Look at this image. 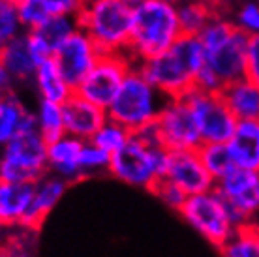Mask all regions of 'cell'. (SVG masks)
Returning a JSON list of instances; mask_svg holds the SVG:
<instances>
[{
    "label": "cell",
    "mask_w": 259,
    "mask_h": 257,
    "mask_svg": "<svg viewBox=\"0 0 259 257\" xmlns=\"http://www.w3.org/2000/svg\"><path fill=\"white\" fill-rule=\"evenodd\" d=\"M205 66V49L197 36H184L169 49L137 62L143 75L165 98L188 94L195 87V77Z\"/></svg>",
    "instance_id": "1"
},
{
    "label": "cell",
    "mask_w": 259,
    "mask_h": 257,
    "mask_svg": "<svg viewBox=\"0 0 259 257\" xmlns=\"http://www.w3.org/2000/svg\"><path fill=\"white\" fill-rule=\"evenodd\" d=\"M169 150L162 147L154 124L132 134L118 152L111 154L109 173L132 188L150 190L158 179L165 177Z\"/></svg>",
    "instance_id": "2"
},
{
    "label": "cell",
    "mask_w": 259,
    "mask_h": 257,
    "mask_svg": "<svg viewBox=\"0 0 259 257\" xmlns=\"http://www.w3.org/2000/svg\"><path fill=\"white\" fill-rule=\"evenodd\" d=\"M197 38L205 49V66L216 73L224 87L246 75L250 36L235 26L229 13H216Z\"/></svg>",
    "instance_id": "3"
},
{
    "label": "cell",
    "mask_w": 259,
    "mask_h": 257,
    "mask_svg": "<svg viewBox=\"0 0 259 257\" xmlns=\"http://www.w3.org/2000/svg\"><path fill=\"white\" fill-rule=\"evenodd\" d=\"M181 36L177 6L163 0H143L134 8V26L126 55L137 64L169 49Z\"/></svg>",
    "instance_id": "4"
},
{
    "label": "cell",
    "mask_w": 259,
    "mask_h": 257,
    "mask_svg": "<svg viewBox=\"0 0 259 257\" xmlns=\"http://www.w3.org/2000/svg\"><path fill=\"white\" fill-rule=\"evenodd\" d=\"M165 100L167 98L143 75L137 64H134L124 77L115 100L107 107V116L136 134L156 122Z\"/></svg>",
    "instance_id": "5"
},
{
    "label": "cell",
    "mask_w": 259,
    "mask_h": 257,
    "mask_svg": "<svg viewBox=\"0 0 259 257\" xmlns=\"http://www.w3.org/2000/svg\"><path fill=\"white\" fill-rule=\"evenodd\" d=\"M77 25L102 53H126L134 26V6L124 0H89L77 13Z\"/></svg>",
    "instance_id": "6"
},
{
    "label": "cell",
    "mask_w": 259,
    "mask_h": 257,
    "mask_svg": "<svg viewBox=\"0 0 259 257\" xmlns=\"http://www.w3.org/2000/svg\"><path fill=\"white\" fill-rule=\"evenodd\" d=\"M47 173V141L36 124L0 147V180L36 182Z\"/></svg>",
    "instance_id": "7"
},
{
    "label": "cell",
    "mask_w": 259,
    "mask_h": 257,
    "mask_svg": "<svg viewBox=\"0 0 259 257\" xmlns=\"http://www.w3.org/2000/svg\"><path fill=\"white\" fill-rule=\"evenodd\" d=\"M184 222L216 248H222L237 231V220L216 190L188 195L181 206Z\"/></svg>",
    "instance_id": "8"
},
{
    "label": "cell",
    "mask_w": 259,
    "mask_h": 257,
    "mask_svg": "<svg viewBox=\"0 0 259 257\" xmlns=\"http://www.w3.org/2000/svg\"><path fill=\"white\" fill-rule=\"evenodd\" d=\"M134 64L136 62L126 53H102L89 75L77 84L75 92L107 111Z\"/></svg>",
    "instance_id": "9"
},
{
    "label": "cell",
    "mask_w": 259,
    "mask_h": 257,
    "mask_svg": "<svg viewBox=\"0 0 259 257\" xmlns=\"http://www.w3.org/2000/svg\"><path fill=\"white\" fill-rule=\"evenodd\" d=\"M184 98L192 107L203 143H227L231 139L239 120L229 111L220 92L194 87Z\"/></svg>",
    "instance_id": "10"
},
{
    "label": "cell",
    "mask_w": 259,
    "mask_h": 257,
    "mask_svg": "<svg viewBox=\"0 0 259 257\" xmlns=\"http://www.w3.org/2000/svg\"><path fill=\"white\" fill-rule=\"evenodd\" d=\"M154 128L162 147L167 150H192L203 145L192 107L184 96L165 100Z\"/></svg>",
    "instance_id": "11"
},
{
    "label": "cell",
    "mask_w": 259,
    "mask_h": 257,
    "mask_svg": "<svg viewBox=\"0 0 259 257\" xmlns=\"http://www.w3.org/2000/svg\"><path fill=\"white\" fill-rule=\"evenodd\" d=\"M214 190L231 208L237 224H259V169L233 167L216 180Z\"/></svg>",
    "instance_id": "12"
},
{
    "label": "cell",
    "mask_w": 259,
    "mask_h": 257,
    "mask_svg": "<svg viewBox=\"0 0 259 257\" xmlns=\"http://www.w3.org/2000/svg\"><path fill=\"white\" fill-rule=\"evenodd\" d=\"M102 57V49L89 34L77 28L70 38H66L59 45V49L53 53V60L62 71L66 81L77 89V84L83 81L89 71L94 68L98 58Z\"/></svg>",
    "instance_id": "13"
},
{
    "label": "cell",
    "mask_w": 259,
    "mask_h": 257,
    "mask_svg": "<svg viewBox=\"0 0 259 257\" xmlns=\"http://www.w3.org/2000/svg\"><path fill=\"white\" fill-rule=\"evenodd\" d=\"M165 177L171 179L186 195L214 190L216 180L203 165L197 148L192 150H169Z\"/></svg>",
    "instance_id": "14"
},
{
    "label": "cell",
    "mask_w": 259,
    "mask_h": 257,
    "mask_svg": "<svg viewBox=\"0 0 259 257\" xmlns=\"http://www.w3.org/2000/svg\"><path fill=\"white\" fill-rule=\"evenodd\" d=\"M62 113L66 134L73 135L81 141H91L98 128L107 120V111L94 105L87 98L79 96L77 92H73L62 103Z\"/></svg>",
    "instance_id": "15"
},
{
    "label": "cell",
    "mask_w": 259,
    "mask_h": 257,
    "mask_svg": "<svg viewBox=\"0 0 259 257\" xmlns=\"http://www.w3.org/2000/svg\"><path fill=\"white\" fill-rule=\"evenodd\" d=\"M68 186H70L68 180L60 179V177H57V175L53 173H47L41 179L36 180L34 182L32 201L28 205V210H26L25 218H23L21 227L38 229L39 225L44 224V220L49 216V212L64 197Z\"/></svg>",
    "instance_id": "16"
},
{
    "label": "cell",
    "mask_w": 259,
    "mask_h": 257,
    "mask_svg": "<svg viewBox=\"0 0 259 257\" xmlns=\"http://www.w3.org/2000/svg\"><path fill=\"white\" fill-rule=\"evenodd\" d=\"M77 28V17L73 15H49L44 25L25 34L36 58L44 62L46 58H51L59 45L66 38H70Z\"/></svg>",
    "instance_id": "17"
},
{
    "label": "cell",
    "mask_w": 259,
    "mask_h": 257,
    "mask_svg": "<svg viewBox=\"0 0 259 257\" xmlns=\"http://www.w3.org/2000/svg\"><path fill=\"white\" fill-rule=\"evenodd\" d=\"M81 139L70 134H64L47 143V169L49 173L57 175L68 182L83 179L81 171Z\"/></svg>",
    "instance_id": "18"
},
{
    "label": "cell",
    "mask_w": 259,
    "mask_h": 257,
    "mask_svg": "<svg viewBox=\"0 0 259 257\" xmlns=\"http://www.w3.org/2000/svg\"><path fill=\"white\" fill-rule=\"evenodd\" d=\"M0 62L4 64L15 84L32 83L36 68L39 64V60L28 45L25 32L4 41V47L0 51Z\"/></svg>",
    "instance_id": "19"
},
{
    "label": "cell",
    "mask_w": 259,
    "mask_h": 257,
    "mask_svg": "<svg viewBox=\"0 0 259 257\" xmlns=\"http://www.w3.org/2000/svg\"><path fill=\"white\" fill-rule=\"evenodd\" d=\"M32 193L34 182L0 180V229H10L23 224L32 201Z\"/></svg>",
    "instance_id": "20"
},
{
    "label": "cell",
    "mask_w": 259,
    "mask_h": 257,
    "mask_svg": "<svg viewBox=\"0 0 259 257\" xmlns=\"http://www.w3.org/2000/svg\"><path fill=\"white\" fill-rule=\"evenodd\" d=\"M227 147L235 167L259 169V118L239 120Z\"/></svg>",
    "instance_id": "21"
},
{
    "label": "cell",
    "mask_w": 259,
    "mask_h": 257,
    "mask_svg": "<svg viewBox=\"0 0 259 257\" xmlns=\"http://www.w3.org/2000/svg\"><path fill=\"white\" fill-rule=\"evenodd\" d=\"M220 94L237 120L259 118V87L246 75L227 83Z\"/></svg>",
    "instance_id": "22"
},
{
    "label": "cell",
    "mask_w": 259,
    "mask_h": 257,
    "mask_svg": "<svg viewBox=\"0 0 259 257\" xmlns=\"http://www.w3.org/2000/svg\"><path fill=\"white\" fill-rule=\"evenodd\" d=\"M32 84L36 89L39 100H47V102L55 103H64L68 98L75 92L66 77L62 75V71L59 70V66L55 64V60L46 58L44 62H39L34 73Z\"/></svg>",
    "instance_id": "23"
},
{
    "label": "cell",
    "mask_w": 259,
    "mask_h": 257,
    "mask_svg": "<svg viewBox=\"0 0 259 257\" xmlns=\"http://www.w3.org/2000/svg\"><path fill=\"white\" fill-rule=\"evenodd\" d=\"M34 124V111L26 107L15 90L0 96V147Z\"/></svg>",
    "instance_id": "24"
},
{
    "label": "cell",
    "mask_w": 259,
    "mask_h": 257,
    "mask_svg": "<svg viewBox=\"0 0 259 257\" xmlns=\"http://www.w3.org/2000/svg\"><path fill=\"white\" fill-rule=\"evenodd\" d=\"M179 23L184 36H197L218 13L212 0H184L177 6Z\"/></svg>",
    "instance_id": "25"
},
{
    "label": "cell",
    "mask_w": 259,
    "mask_h": 257,
    "mask_svg": "<svg viewBox=\"0 0 259 257\" xmlns=\"http://www.w3.org/2000/svg\"><path fill=\"white\" fill-rule=\"evenodd\" d=\"M34 120H36L38 132L44 135V139H46L47 143L66 134L62 103L39 100L38 105H36V109H34Z\"/></svg>",
    "instance_id": "26"
},
{
    "label": "cell",
    "mask_w": 259,
    "mask_h": 257,
    "mask_svg": "<svg viewBox=\"0 0 259 257\" xmlns=\"http://www.w3.org/2000/svg\"><path fill=\"white\" fill-rule=\"evenodd\" d=\"M220 251L224 257H259V224L239 225Z\"/></svg>",
    "instance_id": "27"
},
{
    "label": "cell",
    "mask_w": 259,
    "mask_h": 257,
    "mask_svg": "<svg viewBox=\"0 0 259 257\" xmlns=\"http://www.w3.org/2000/svg\"><path fill=\"white\" fill-rule=\"evenodd\" d=\"M197 150H199L203 165L212 175L214 180L222 179L235 167L227 143H203Z\"/></svg>",
    "instance_id": "28"
},
{
    "label": "cell",
    "mask_w": 259,
    "mask_h": 257,
    "mask_svg": "<svg viewBox=\"0 0 259 257\" xmlns=\"http://www.w3.org/2000/svg\"><path fill=\"white\" fill-rule=\"evenodd\" d=\"M130 137H132L130 130H126L122 124H118L117 120H113V118L107 116V120L98 128V132L94 134L91 141L94 145H98L100 148H104L105 152L115 154L128 143Z\"/></svg>",
    "instance_id": "29"
},
{
    "label": "cell",
    "mask_w": 259,
    "mask_h": 257,
    "mask_svg": "<svg viewBox=\"0 0 259 257\" xmlns=\"http://www.w3.org/2000/svg\"><path fill=\"white\" fill-rule=\"evenodd\" d=\"M229 17L235 26L248 36L259 34V0H240L233 2L229 10Z\"/></svg>",
    "instance_id": "30"
},
{
    "label": "cell",
    "mask_w": 259,
    "mask_h": 257,
    "mask_svg": "<svg viewBox=\"0 0 259 257\" xmlns=\"http://www.w3.org/2000/svg\"><path fill=\"white\" fill-rule=\"evenodd\" d=\"M109 165H111L109 152H105L104 148H100L92 141L83 143V148H81V171H83V177L109 171Z\"/></svg>",
    "instance_id": "31"
},
{
    "label": "cell",
    "mask_w": 259,
    "mask_h": 257,
    "mask_svg": "<svg viewBox=\"0 0 259 257\" xmlns=\"http://www.w3.org/2000/svg\"><path fill=\"white\" fill-rule=\"evenodd\" d=\"M23 32L25 30L19 19V6L12 0H0V38L8 41Z\"/></svg>",
    "instance_id": "32"
},
{
    "label": "cell",
    "mask_w": 259,
    "mask_h": 257,
    "mask_svg": "<svg viewBox=\"0 0 259 257\" xmlns=\"http://www.w3.org/2000/svg\"><path fill=\"white\" fill-rule=\"evenodd\" d=\"M150 192L154 193L163 205L169 206V208H173V210H181V206L184 205V201L188 197V195L182 192L173 180L167 179V177H162V179L156 180L154 186L150 188Z\"/></svg>",
    "instance_id": "33"
},
{
    "label": "cell",
    "mask_w": 259,
    "mask_h": 257,
    "mask_svg": "<svg viewBox=\"0 0 259 257\" xmlns=\"http://www.w3.org/2000/svg\"><path fill=\"white\" fill-rule=\"evenodd\" d=\"M51 13L47 12L44 0H28L25 4H19V19L23 25V30H36L47 21Z\"/></svg>",
    "instance_id": "34"
},
{
    "label": "cell",
    "mask_w": 259,
    "mask_h": 257,
    "mask_svg": "<svg viewBox=\"0 0 259 257\" xmlns=\"http://www.w3.org/2000/svg\"><path fill=\"white\" fill-rule=\"evenodd\" d=\"M89 0H44L47 12L51 15H73L77 17V13L83 10V6Z\"/></svg>",
    "instance_id": "35"
},
{
    "label": "cell",
    "mask_w": 259,
    "mask_h": 257,
    "mask_svg": "<svg viewBox=\"0 0 259 257\" xmlns=\"http://www.w3.org/2000/svg\"><path fill=\"white\" fill-rule=\"evenodd\" d=\"M246 77L259 87V34L250 36L246 53Z\"/></svg>",
    "instance_id": "36"
},
{
    "label": "cell",
    "mask_w": 259,
    "mask_h": 257,
    "mask_svg": "<svg viewBox=\"0 0 259 257\" xmlns=\"http://www.w3.org/2000/svg\"><path fill=\"white\" fill-rule=\"evenodd\" d=\"M13 89H15V81H13L12 75L8 73L4 64L0 62V96H4L8 92H13Z\"/></svg>",
    "instance_id": "37"
},
{
    "label": "cell",
    "mask_w": 259,
    "mask_h": 257,
    "mask_svg": "<svg viewBox=\"0 0 259 257\" xmlns=\"http://www.w3.org/2000/svg\"><path fill=\"white\" fill-rule=\"evenodd\" d=\"M0 257H19L17 255V248L15 246H4V248H0Z\"/></svg>",
    "instance_id": "38"
},
{
    "label": "cell",
    "mask_w": 259,
    "mask_h": 257,
    "mask_svg": "<svg viewBox=\"0 0 259 257\" xmlns=\"http://www.w3.org/2000/svg\"><path fill=\"white\" fill-rule=\"evenodd\" d=\"M163 2H167V4H173V6H179V4H182L184 0H163Z\"/></svg>",
    "instance_id": "39"
},
{
    "label": "cell",
    "mask_w": 259,
    "mask_h": 257,
    "mask_svg": "<svg viewBox=\"0 0 259 257\" xmlns=\"http://www.w3.org/2000/svg\"><path fill=\"white\" fill-rule=\"evenodd\" d=\"M124 2H128L130 6H134V8H136V6H137V4H141L143 0H124Z\"/></svg>",
    "instance_id": "40"
},
{
    "label": "cell",
    "mask_w": 259,
    "mask_h": 257,
    "mask_svg": "<svg viewBox=\"0 0 259 257\" xmlns=\"http://www.w3.org/2000/svg\"><path fill=\"white\" fill-rule=\"evenodd\" d=\"M12 2H15V4L19 6V4H25V2H28V0H12Z\"/></svg>",
    "instance_id": "41"
},
{
    "label": "cell",
    "mask_w": 259,
    "mask_h": 257,
    "mask_svg": "<svg viewBox=\"0 0 259 257\" xmlns=\"http://www.w3.org/2000/svg\"><path fill=\"white\" fill-rule=\"evenodd\" d=\"M2 47H4V39L0 38V51H2Z\"/></svg>",
    "instance_id": "42"
}]
</instances>
